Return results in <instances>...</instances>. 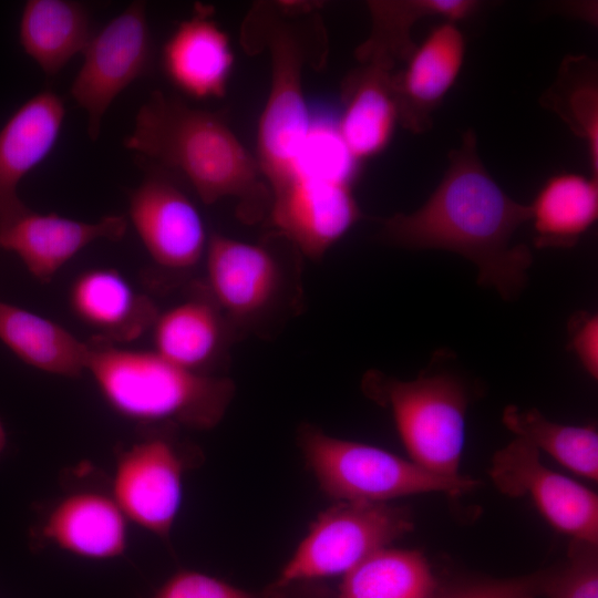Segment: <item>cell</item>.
Instances as JSON below:
<instances>
[{"label":"cell","instance_id":"cell-1","mask_svg":"<svg viewBox=\"0 0 598 598\" xmlns=\"http://www.w3.org/2000/svg\"><path fill=\"white\" fill-rule=\"evenodd\" d=\"M473 130L448 154V166L427 200L412 213L381 220L380 237L409 249H443L477 268V281L513 300L527 283L533 262L524 244H512L529 220V206L511 198L494 181L477 154Z\"/></svg>","mask_w":598,"mask_h":598},{"label":"cell","instance_id":"cell-2","mask_svg":"<svg viewBox=\"0 0 598 598\" xmlns=\"http://www.w3.org/2000/svg\"><path fill=\"white\" fill-rule=\"evenodd\" d=\"M125 147L182 173L205 204L227 197L245 205L267 197L256 157L217 112L161 91L138 109Z\"/></svg>","mask_w":598,"mask_h":598},{"label":"cell","instance_id":"cell-3","mask_svg":"<svg viewBox=\"0 0 598 598\" xmlns=\"http://www.w3.org/2000/svg\"><path fill=\"white\" fill-rule=\"evenodd\" d=\"M89 373L102 399L136 424L210 430L224 417L234 383L184 369L152 350L131 349L93 337Z\"/></svg>","mask_w":598,"mask_h":598},{"label":"cell","instance_id":"cell-4","mask_svg":"<svg viewBox=\"0 0 598 598\" xmlns=\"http://www.w3.org/2000/svg\"><path fill=\"white\" fill-rule=\"evenodd\" d=\"M299 446L320 489L336 502L391 503L423 493L461 495L478 482L446 477L383 448L331 436L312 425L299 431Z\"/></svg>","mask_w":598,"mask_h":598},{"label":"cell","instance_id":"cell-5","mask_svg":"<svg viewBox=\"0 0 598 598\" xmlns=\"http://www.w3.org/2000/svg\"><path fill=\"white\" fill-rule=\"evenodd\" d=\"M363 388L391 411L411 461L441 476H461L467 396L456 378L437 373L402 381L371 371Z\"/></svg>","mask_w":598,"mask_h":598},{"label":"cell","instance_id":"cell-6","mask_svg":"<svg viewBox=\"0 0 598 598\" xmlns=\"http://www.w3.org/2000/svg\"><path fill=\"white\" fill-rule=\"evenodd\" d=\"M267 22L264 41L270 54L271 81L257 127L256 161L271 193L299 174L313 125L302 87L309 58L306 28L278 17Z\"/></svg>","mask_w":598,"mask_h":598},{"label":"cell","instance_id":"cell-7","mask_svg":"<svg viewBox=\"0 0 598 598\" xmlns=\"http://www.w3.org/2000/svg\"><path fill=\"white\" fill-rule=\"evenodd\" d=\"M413 529L411 512L391 503L336 502L311 523L292 556L269 587L288 588L346 575L374 551Z\"/></svg>","mask_w":598,"mask_h":598},{"label":"cell","instance_id":"cell-8","mask_svg":"<svg viewBox=\"0 0 598 598\" xmlns=\"http://www.w3.org/2000/svg\"><path fill=\"white\" fill-rule=\"evenodd\" d=\"M82 55L70 93L86 112L89 135L96 140L114 100L152 68L154 48L145 2H132L94 32Z\"/></svg>","mask_w":598,"mask_h":598},{"label":"cell","instance_id":"cell-9","mask_svg":"<svg viewBox=\"0 0 598 598\" xmlns=\"http://www.w3.org/2000/svg\"><path fill=\"white\" fill-rule=\"evenodd\" d=\"M187 467L172 440L150 435L117 453L110 494L127 520L168 542Z\"/></svg>","mask_w":598,"mask_h":598},{"label":"cell","instance_id":"cell-10","mask_svg":"<svg viewBox=\"0 0 598 598\" xmlns=\"http://www.w3.org/2000/svg\"><path fill=\"white\" fill-rule=\"evenodd\" d=\"M489 476L509 497L528 496L557 530L598 544V496L555 471L540 460V452L516 437L492 457Z\"/></svg>","mask_w":598,"mask_h":598},{"label":"cell","instance_id":"cell-11","mask_svg":"<svg viewBox=\"0 0 598 598\" xmlns=\"http://www.w3.org/2000/svg\"><path fill=\"white\" fill-rule=\"evenodd\" d=\"M361 216L348 182L299 172L271 192L272 227L313 260L322 258Z\"/></svg>","mask_w":598,"mask_h":598},{"label":"cell","instance_id":"cell-12","mask_svg":"<svg viewBox=\"0 0 598 598\" xmlns=\"http://www.w3.org/2000/svg\"><path fill=\"white\" fill-rule=\"evenodd\" d=\"M159 267L184 271L204 260L209 236L192 199L163 174L151 173L128 198V219Z\"/></svg>","mask_w":598,"mask_h":598},{"label":"cell","instance_id":"cell-13","mask_svg":"<svg viewBox=\"0 0 598 598\" xmlns=\"http://www.w3.org/2000/svg\"><path fill=\"white\" fill-rule=\"evenodd\" d=\"M204 261L208 297L230 320H258L279 302L285 274L266 246L213 234Z\"/></svg>","mask_w":598,"mask_h":598},{"label":"cell","instance_id":"cell-14","mask_svg":"<svg viewBox=\"0 0 598 598\" xmlns=\"http://www.w3.org/2000/svg\"><path fill=\"white\" fill-rule=\"evenodd\" d=\"M124 216L83 221L28 207L0 225V249L14 252L40 282H50L79 252L95 241H118L126 233Z\"/></svg>","mask_w":598,"mask_h":598},{"label":"cell","instance_id":"cell-15","mask_svg":"<svg viewBox=\"0 0 598 598\" xmlns=\"http://www.w3.org/2000/svg\"><path fill=\"white\" fill-rule=\"evenodd\" d=\"M465 39L456 22L435 25L392 74L399 123L413 133L432 126V114L454 85L463 66Z\"/></svg>","mask_w":598,"mask_h":598},{"label":"cell","instance_id":"cell-16","mask_svg":"<svg viewBox=\"0 0 598 598\" xmlns=\"http://www.w3.org/2000/svg\"><path fill=\"white\" fill-rule=\"evenodd\" d=\"M64 117L62 97L45 90L25 101L1 127L0 224L27 207L18 196V185L52 152Z\"/></svg>","mask_w":598,"mask_h":598},{"label":"cell","instance_id":"cell-17","mask_svg":"<svg viewBox=\"0 0 598 598\" xmlns=\"http://www.w3.org/2000/svg\"><path fill=\"white\" fill-rule=\"evenodd\" d=\"M234 60L227 33L202 9L178 23L161 53L168 81L196 100L226 94Z\"/></svg>","mask_w":598,"mask_h":598},{"label":"cell","instance_id":"cell-18","mask_svg":"<svg viewBox=\"0 0 598 598\" xmlns=\"http://www.w3.org/2000/svg\"><path fill=\"white\" fill-rule=\"evenodd\" d=\"M39 535L80 558L110 560L127 549V519L111 494L78 491L52 506Z\"/></svg>","mask_w":598,"mask_h":598},{"label":"cell","instance_id":"cell-19","mask_svg":"<svg viewBox=\"0 0 598 598\" xmlns=\"http://www.w3.org/2000/svg\"><path fill=\"white\" fill-rule=\"evenodd\" d=\"M68 297L73 315L95 331L96 338L115 344L142 337L158 313L153 301L114 268L82 271L72 281Z\"/></svg>","mask_w":598,"mask_h":598},{"label":"cell","instance_id":"cell-20","mask_svg":"<svg viewBox=\"0 0 598 598\" xmlns=\"http://www.w3.org/2000/svg\"><path fill=\"white\" fill-rule=\"evenodd\" d=\"M399 123L392 74L363 64L347 80L337 131L352 157L360 162L380 154Z\"/></svg>","mask_w":598,"mask_h":598},{"label":"cell","instance_id":"cell-21","mask_svg":"<svg viewBox=\"0 0 598 598\" xmlns=\"http://www.w3.org/2000/svg\"><path fill=\"white\" fill-rule=\"evenodd\" d=\"M0 341L25 364L48 374L86 373L89 346L60 323L0 301Z\"/></svg>","mask_w":598,"mask_h":598},{"label":"cell","instance_id":"cell-22","mask_svg":"<svg viewBox=\"0 0 598 598\" xmlns=\"http://www.w3.org/2000/svg\"><path fill=\"white\" fill-rule=\"evenodd\" d=\"M94 31L86 7L71 0H29L22 9L19 42L49 76L82 54Z\"/></svg>","mask_w":598,"mask_h":598},{"label":"cell","instance_id":"cell-23","mask_svg":"<svg viewBox=\"0 0 598 598\" xmlns=\"http://www.w3.org/2000/svg\"><path fill=\"white\" fill-rule=\"evenodd\" d=\"M370 34L355 51L362 64L390 71L406 61L416 43L411 32L421 19L437 17L457 22L470 18L480 7L473 0H391L371 1Z\"/></svg>","mask_w":598,"mask_h":598},{"label":"cell","instance_id":"cell-24","mask_svg":"<svg viewBox=\"0 0 598 598\" xmlns=\"http://www.w3.org/2000/svg\"><path fill=\"white\" fill-rule=\"evenodd\" d=\"M529 206L537 248H568L598 218V178L564 172L548 178Z\"/></svg>","mask_w":598,"mask_h":598},{"label":"cell","instance_id":"cell-25","mask_svg":"<svg viewBox=\"0 0 598 598\" xmlns=\"http://www.w3.org/2000/svg\"><path fill=\"white\" fill-rule=\"evenodd\" d=\"M225 317L208 298H190L158 312L151 328L153 350L190 371L208 373L224 344Z\"/></svg>","mask_w":598,"mask_h":598},{"label":"cell","instance_id":"cell-26","mask_svg":"<svg viewBox=\"0 0 598 598\" xmlns=\"http://www.w3.org/2000/svg\"><path fill=\"white\" fill-rule=\"evenodd\" d=\"M337 598H434L437 585L424 555L381 548L342 576Z\"/></svg>","mask_w":598,"mask_h":598},{"label":"cell","instance_id":"cell-27","mask_svg":"<svg viewBox=\"0 0 598 598\" xmlns=\"http://www.w3.org/2000/svg\"><path fill=\"white\" fill-rule=\"evenodd\" d=\"M539 103L587 145L591 175L598 173V68L587 55H568Z\"/></svg>","mask_w":598,"mask_h":598},{"label":"cell","instance_id":"cell-28","mask_svg":"<svg viewBox=\"0 0 598 598\" xmlns=\"http://www.w3.org/2000/svg\"><path fill=\"white\" fill-rule=\"evenodd\" d=\"M503 423L516 437L544 451L573 473L598 480V432L594 425L574 426L547 420L536 409L508 405Z\"/></svg>","mask_w":598,"mask_h":598},{"label":"cell","instance_id":"cell-29","mask_svg":"<svg viewBox=\"0 0 598 598\" xmlns=\"http://www.w3.org/2000/svg\"><path fill=\"white\" fill-rule=\"evenodd\" d=\"M538 597L598 598V544L571 539L563 564L539 570Z\"/></svg>","mask_w":598,"mask_h":598},{"label":"cell","instance_id":"cell-30","mask_svg":"<svg viewBox=\"0 0 598 598\" xmlns=\"http://www.w3.org/2000/svg\"><path fill=\"white\" fill-rule=\"evenodd\" d=\"M151 598H257L221 579L195 570L172 575Z\"/></svg>","mask_w":598,"mask_h":598},{"label":"cell","instance_id":"cell-31","mask_svg":"<svg viewBox=\"0 0 598 598\" xmlns=\"http://www.w3.org/2000/svg\"><path fill=\"white\" fill-rule=\"evenodd\" d=\"M539 571L506 579H484L457 585L434 598H537Z\"/></svg>","mask_w":598,"mask_h":598},{"label":"cell","instance_id":"cell-32","mask_svg":"<svg viewBox=\"0 0 598 598\" xmlns=\"http://www.w3.org/2000/svg\"><path fill=\"white\" fill-rule=\"evenodd\" d=\"M570 348L582 368L594 379L598 378V317L579 312L569 322Z\"/></svg>","mask_w":598,"mask_h":598},{"label":"cell","instance_id":"cell-33","mask_svg":"<svg viewBox=\"0 0 598 598\" xmlns=\"http://www.w3.org/2000/svg\"><path fill=\"white\" fill-rule=\"evenodd\" d=\"M286 591L291 592L288 598H329L326 589L312 584V581L297 584Z\"/></svg>","mask_w":598,"mask_h":598},{"label":"cell","instance_id":"cell-34","mask_svg":"<svg viewBox=\"0 0 598 598\" xmlns=\"http://www.w3.org/2000/svg\"><path fill=\"white\" fill-rule=\"evenodd\" d=\"M6 444H7V433L0 420V454L3 452Z\"/></svg>","mask_w":598,"mask_h":598}]
</instances>
